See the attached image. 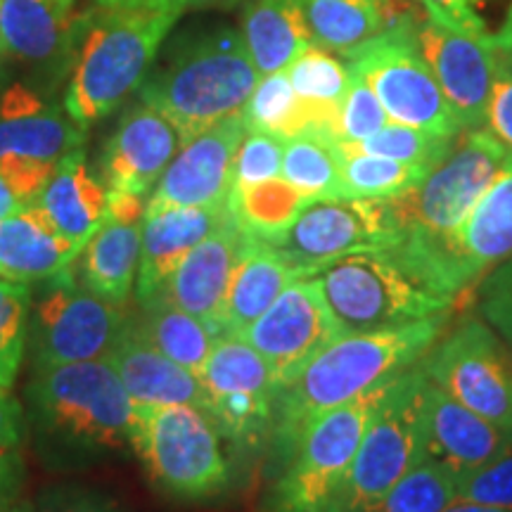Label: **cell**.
<instances>
[{"mask_svg":"<svg viewBox=\"0 0 512 512\" xmlns=\"http://www.w3.org/2000/svg\"><path fill=\"white\" fill-rule=\"evenodd\" d=\"M22 444V408L8 396V389H0V453L17 451Z\"/></svg>","mask_w":512,"mask_h":512,"instance_id":"49","label":"cell"},{"mask_svg":"<svg viewBox=\"0 0 512 512\" xmlns=\"http://www.w3.org/2000/svg\"><path fill=\"white\" fill-rule=\"evenodd\" d=\"M252 240V235H247L230 216L185 256L155 294H162L178 309L200 318L216 337H223L230 280Z\"/></svg>","mask_w":512,"mask_h":512,"instance_id":"17","label":"cell"},{"mask_svg":"<svg viewBox=\"0 0 512 512\" xmlns=\"http://www.w3.org/2000/svg\"><path fill=\"white\" fill-rule=\"evenodd\" d=\"M261 74L242 34L214 29L178 41L140 86V102L155 107L176 126L181 143L245 110Z\"/></svg>","mask_w":512,"mask_h":512,"instance_id":"3","label":"cell"},{"mask_svg":"<svg viewBox=\"0 0 512 512\" xmlns=\"http://www.w3.org/2000/svg\"><path fill=\"white\" fill-rule=\"evenodd\" d=\"M458 498L496 505V508H512V439L489 463L460 479Z\"/></svg>","mask_w":512,"mask_h":512,"instance_id":"42","label":"cell"},{"mask_svg":"<svg viewBox=\"0 0 512 512\" xmlns=\"http://www.w3.org/2000/svg\"><path fill=\"white\" fill-rule=\"evenodd\" d=\"M81 254V249L62 238L43 211L31 204L0 221V275L17 283L50 280Z\"/></svg>","mask_w":512,"mask_h":512,"instance_id":"27","label":"cell"},{"mask_svg":"<svg viewBox=\"0 0 512 512\" xmlns=\"http://www.w3.org/2000/svg\"><path fill=\"white\" fill-rule=\"evenodd\" d=\"M422 5L441 27L491 50L512 48V0H422Z\"/></svg>","mask_w":512,"mask_h":512,"instance_id":"36","label":"cell"},{"mask_svg":"<svg viewBox=\"0 0 512 512\" xmlns=\"http://www.w3.org/2000/svg\"><path fill=\"white\" fill-rule=\"evenodd\" d=\"M453 140L456 138L434 136V133L422 131V128L389 121L387 126L375 133V136L366 138L363 143H356V145L349 143V145H354L356 150L361 152H368V155H380V157L396 159V162L434 169V166L448 155Z\"/></svg>","mask_w":512,"mask_h":512,"instance_id":"38","label":"cell"},{"mask_svg":"<svg viewBox=\"0 0 512 512\" xmlns=\"http://www.w3.org/2000/svg\"><path fill=\"white\" fill-rule=\"evenodd\" d=\"M57 164L34 162L24 157H0V176L10 185L24 207L36 204L41 190L46 188L48 178L53 176Z\"/></svg>","mask_w":512,"mask_h":512,"instance_id":"46","label":"cell"},{"mask_svg":"<svg viewBox=\"0 0 512 512\" xmlns=\"http://www.w3.org/2000/svg\"><path fill=\"white\" fill-rule=\"evenodd\" d=\"M17 503V491H0V512H10Z\"/></svg>","mask_w":512,"mask_h":512,"instance_id":"53","label":"cell"},{"mask_svg":"<svg viewBox=\"0 0 512 512\" xmlns=\"http://www.w3.org/2000/svg\"><path fill=\"white\" fill-rule=\"evenodd\" d=\"M74 0H0V53L27 64H55L74 36Z\"/></svg>","mask_w":512,"mask_h":512,"instance_id":"26","label":"cell"},{"mask_svg":"<svg viewBox=\"0 0 512 512\" xmlns=\"http://www.w3.org/2000/svg\"><path fill=\"white\" fill-rule=\"evenodd\" d=\"M389 114L384 112L370 83L363 76L351 74V83L339 100L337 107V140L339 143H363L375 136L380 128L389 124Z\"/></svg>","mask_w":512,"mask_h":512,"instance_id":"41","label":"cell"},{"mask_svg":"<svg viewBox=\"0 0 512 512\" xmlns=\"http://www.w3.org/2000/svg\"><path fill=\"white\" fill-rule=\"evenodd\" d=\"M427 394L430 377L422 361L389 382L358 446L337 512H358L373 505L430 456Z\"/></svg>","mask_w":512,"mask_h":512,"instance_id":"6","label":"cell"},{"mask_svg":"<svg viewBox=\"0 0 512 512\" xmlns=\"http://www.w3.org/2000/svg\"><path fill=\"white\" fill-rule=\"evenodd\" d=\"M128 330L119 304L83 290L72 271L48 280L34 313V363L38 370L83 361H107Z\"/></svg>","mask_w":512,"mask_h":512,"instance_id":"12","label":"cell"},{"mask_svg":"<svg viewBox=\"0 0 512 512\" xmlns=\"http://www.w3.org/2000/svg\"><path fill=\"white\" fill-rule=\"evenodd\" d=\"M242 41L261 76L285 72L313 41L304 0H254L242 19Z\"/></svg>","mask_w":512,"mask_h":512,"instance_id":"29","label":"cell"},{"mask_svg":"<svg viewBox=\"0 0 512 512\" xmlns=\"http://www.w3.org/2000/svg\"><path fill=\"white\" fill-rule=\"evenodd\" d=\"M107 197L110 190L91 176L83 152L74 150L57 162L36 207L62 238L83 249L105 221Z\"/></svg>","mask_w":512,"mask_h":512,"instance_id":"25","label":"cell"},{"mask_svg":"<svg viewBox=\"0 0 512 512\" xmlns=\"http://www.w3.org/2000/svg\"><path fill=\"white\" fill-rule=\"evenodd\" d=\"M285 140L264 131H247L233 166V185H252L278 178L283 169Z\"/></svg>","mask_w":512,"mask_h":512,"instance_id":"43","label":"cell"},{"mask_svg":"<svg viewBox=\"0 0 512 512\" xmlns=\"http://www.w3.org/2000/svg\"><path fill=\"white\" fill-rule=\"evenodd\" d=\"M31 292L27 283L0 275V389H10L29 335Z\"/></svg>","mask_w":512,"mask_h":512,"instance_id":"40","label":"cell"},{"mask_svg":"<svg viewBox=\"0 0 512 512\" xmlns=\"http://www.w3.org/2000/svg\"><path fill=\"white\" fill-rule=\"evenodd\" d=\"M143 306L145 318L140 328H136L140 335L155 344L171 361L181 363L183 368L200 377L204 363H207L211 349L219 339L216 332L192 313L178 309L162 294H152L150 299H145Z\"/></svg>","mask_w":512,"mask_h":512,"instance_id":"31","label":"cell"},{"mask_svg":"<svg viewBox=\"0 0 512 512\" xmlns=\"http://www.w3.org/2000/svg\"><path fill=\"white\" fill-rule=\"evenodd\" d=\"M453 256L465 292L512 259V152L453 238Z\"/></svg>","mask_w":512,"mask_h":512,"instance_id":"22","label":"cell"},{"mask_svg":"<svg viewBox=\"0 0 512 512\" xmlns=\"http://www.w3.org/2000/svg\"><path fill=\"white\" fill-rule=\"evenodd\" d=\"M306 22L316 46L354 53L382 31L377 0H304Z\"/></svg>","mask_w":512,"mask_h":512,"instance_id":"34","label":"cell"},{"mask_svg":"<svg viewBox=\"0 0 512 512\" xmlns=\"http://www.w3.org/2000/svg\"><path fill=\"white\" fill-rule=\"evenodd\" d=\"M299 278L302 275L268 242L254 238L230 280L226 297V335H245L254 320L264 316L275 299Z\"/></svg>","mask_w":512,"mask_h":512,"instance_id":"30","label":"cell"},{"mask_svg":"<svg viewBox=\"0 0 512 512\" xmlns=\"http://www.w3.org/2000/svg\"><path fill=\"white\" fill-rule=\"evenodd\" d=\"M24 204L19 202V197L12 192V188L8 183H5V178L0 176V221L8 219V216L17 214V211H22Z\"/></svg>","mask_w":512,"mask_h":512,"instance_id":"51","label":"cell"},{"mask_svg":"<svg viewBox=\"0 0 512 512\" xmlns=\"http://www.w3.org/2000/svg\"><path fill=\"white\" fill-rule=\"evenodd\" d=\"M10 512H36V508H34V505H29V503H15V505H12Z\"/></svg>","mask_w":512,"mask_h":512,"instance_id":"54","label":"cell"},{"mask_svg":"<svg viewBox=\"0 0 512 512\" xmlns=\"http://www.w3.org/2000/svg\"><path fill=\"white\" fill-rule=\"evenodd\" d=\"M176 19L171 12L100 8L83 34L64 95L69 117L86 128L117 110L143 86Z\"/></svg>","mask_w":512,"mask_h":512,"instance_id":"5","label":"cell"},{"mask_svg":"<svg viewBox=\"0 0 512 512\" xmlns=\"http://www.w3.org/2000/svg\"><path fill=\"white\" fill-rule=\"evenodd\" d=\"M131 446L164 494L202 501L228 486L221 432L202 408L133 403Z\"/></svg>","mask_w":512,"mask_h":512,"instance_id":"7","label":"cell"},{"mask_svg":"<svg viewBox=\"0 0 512 512\" xmlns=\"http://www.w3.org/2000/svg\"><path fill=\"white\" fill-rule=\"evenodd\" d=\"M422 60L430 64L448 105L463 131L484 126L491 88L496 81V53L484 43L441 24L422 22L415 31Z\"/></svg>","mask_w":512,"mask_h":512,"instance_id":"18","label":"cell"},{"mask_svg":"<svg viewBox=\"0 0 512 512\" xmlns=\"http://www.w3.org/2000/svg\"><path fill=\"white\" fill-rule=\"evenodd\" d=\"M22 484V460L17 451L0 453V491H19Z\"/></svg>","mask_w":512,"mask_h":512,"instance_id":"50","label":"cell"},{"mask_svg":"<svg viewBox=\"0 0 512 512\" xmlns=\"http://www.w3.org/2000/svg\"><path fill=\"white\" fill-rule=\"evenodd\" d=\"M339 150H342V181L347 200H392L415 188L432 171L425 166L368 155L349 143H339Z\"/></svg>","mask_w":512,"mask_h":512,"instance_id":"35","label":"cell"},{"mask_svg":"<svg viewBox=\"0 0 512 512\" xmlns=\"http://www.w3.org/2000/svg\"><path fill=\"white\" fill-rule=\"evenodd\" d=\"M86 128L69 114L48 107L31 88L15 83L0 100V157L57 164L81 150Z\"/></svg>","mask_w":512,"mask_h":512,"instance_id":"21","label":"cell"},{"mask_svg":"<svg viewBox=\"0 0 512 512\" xmlns=\"http://www.w3.org/2000/svg\"><path fill=\"white\" fill-rule=\"evenodd\" d=\"M394 223L384 200H311L280 238L268 242L302 278H313L344 256L394 247Z\"/></svg>","mask_w":512,"mask_h":512,"instance_id":"13","label":"cell"},{"mask_svg":"<svg viewBox=\"0 0 512 512\" xmlns=\"http://www.w3.org/2000/svg\"><path fill=\"white\" fill-rule=\"evenodd\" d=\"M342 335L320 297L313 278H299L280 294L242 339L252 344L271 368L278 389L302 373L306 363Z\"/></svg>","mask_w":512,"mask_h":512,"instance_id":"15","label":"cell"},{"mask_svg":"<svg viewBox=\"0 0 512 512\" xmlns=\"http://www.w3.org/2000/svg\"><path fill=\"white\" fill-rule=\"evenodd\" d=\"M309 202V197L278 176L252 185H233L228 195V211L247 235L273 242L292 226Z\"/></svg>","mask_w":512,"mask_h":512,"instance_id":"32","label":"cell"},{"mask_svg":"<svg viewBox=\"0 0 512 512\" xmlns=\"http://www.w3.org/2000/svg\"><path fill=\"white\" fill-rule=\"evenodd\" d=\"M313 283L342 335L406 328L456 309L394 247L344 256Z\"/></svg>","mask_w":512,"mask_h":512,"instance_id":"4","label":"cell"},{"mask_svg":"<svg viewBox=\"0 0 512 512\" xmlns=\"http://www.w3.org/2000/svg\"><path fill=\"white\" fill-rule=\"evenodd\" d=\"M444 512H512V508H496V505H484V503H472L456 498Z\"/></svg>","mask_w":512,"mask_h":512,"instance_id":"52","label":"cell"},{"mask_svg":"<svg viewBox=\"0 0 512 512\" xmlns=\"http://www.w3.org/2000/svg\"><path fill=\"white\" fill-rule=\"evenodd\" d=\"M427 432L430 456L456 472L458 479L489 463L512 439V434L494 422L441 392L432 380L427 394Z\"/></svg>","mask_w":512,"mask_h":512,"instance_id":"24","label":"cell"},{"mask_svg":"<svg viewBox=\"0 0 512 512\" xmlns=\"http://www.w3.org/2000/svg\"><path fill=\"white\" fill-rule=\"evenodd\" d=\"M290 76L294 93L309 102H330L339 105L351 83L347 64L330 55V50L320 46H306L302 55L285 69Z\"/></svg>","mask_w":512,"mask_h":512,"instance_id":"39","label":"cell"},{"mask_svg":"<svg viewBox=\"0 0 512 512\" xmlns=\"http://www.w3.org/2000/svg\"><path fill=\"white\" fill-rule=\"evenodd\" d=\"M387 387L318 415L299 432L290 446V463L273 486L268 510L337 512L358 446Z\"/></svg>","mask_w":512,"mask_h":512,"instance_id":"8","label":"cell"},{"mask_svg":"<svg viewBox=\"0 0 512 512\" xmlns=\"http://www.w3.org/2000/svg\"><path fill=\"white\" fill-rule=\"evenodd\" d=\"M280 176L309 200L344 197L339 140L325 133H299L287 138Z\"/></svg>","mask_w":512,"mask_h":512,"instance_id":"33","label":"cell"},{"mask_svg":"<svg viewBox=\"0 0 512 512\" xmlns=\"http://www.w3.org/2000/svg\"><path fill=\"white\" fill-rule=\"evenodd\" d=\"M347 57L349 72L370 83L396 124L444 138H456L463 131L430 64L422 60L415 29H384Z\"/></svg>","mask_w":512,"mask_h":512,"instance_id":"10","label":"cell"},{"mask_svg":"<svg viewBox=\"0 0 512 512\" xmlns=\"http://www.w3.org/2000/svg\"><path fill=\"white\" fill-rule=\"evenodd\" d=\"M145 216H121L107 211L105 221L83 254V283L110 304H124L140 266Z\"/></svg>","mask_w":512,"mask_h":512,"instance_id":"28","label":"cell"},{"mask_svg":"<svg viewBox=\"0 0 512 512\" xmlns=\"http://www.w3.org/2000/svg\"><path fill=\"white\" fill-rule=\"evenodd\" d=\"M477 290L479 313L512 349V259L484 275Z\"/></svg>","mask_w":512,"mask_h":512,"instance_id":"44","label":"cell"},{"mask_svg":"<svg viewBox=\"0 0 512 512\" xmlns=\"http://www.w3.org/2000/svg\"><path fill=\"white\" fill-rule=\"evenodd\" d=\"M458 484L456 472L427 456L387 494L358 512H444L458 498Z\"/></svg>","mask_w":512,"mask_h":512,"instance_id":"37","label":"cell"},{"mask_svg":"<svg viewBox=\"0 0 512 512\" xmlns=\"http://www.w3.org/2000/svg\"><path fill=\"white\" fill-rule=\"evenodd\" d=\"M230 219L228 202L214 207H145L138 297L150 299L204 238Z\"/></svg>","mask_w":512,"mask_h":512,"instance_id":"20","label":"cell"},{"mask_svg":"<svg viewBox=\"0 0 512 512\" xmlns=\"http://www.w3.org/2000/svg\"><path fill=\"white\" fill-rule=\"evenodd\" d=\"M200 380L207 392V413L221 434L252 441L271 425L280 389L268 363L242 337L216 339Z\"/></svg>","mask_w":512,"mask_h":512,"instance_id":"14","label":"cell"},{"mask_svg":"<svg viewBox=\"0 0 512 512\" xmlns=\"http://www.w3.org/2000/svg\"><path fill=\"white\" fill-rule=\"evenodd\" d=\"M36 512H121V508L98 491L57 489L41 498Z\"/></svg>","mask_w":512,"mask_h":512,"instance_id":"47","label":"cell"},{"mask_svg":"<svg viewBox=\"0 0 512 512\" xmlns=\"http://www.w3.org/2000/svg\"><path fill=\"white\" fill-rule=\"evenodd\" d=\"M29 396L38 422L64 441L83 448L131 444L133 399L107 361L38 370Z\"/></svg>","mask_w":512,"mask_h":512,"instance_id":"9","label":"cell"},{"mask_svg":"<svg viewBox=\"0 0 512 512\" xmlns=\"http://www.w3.org/2000/svg\"><path fill=\"white\" fill-rule=\"evenodd\" d=\"M422 368L441 392L512 434V354L484 318L467 316L441 335Z\"/></svg>","mask_w":512,"mask_h":512,"instance_id":"11","label":"cell"},{"mask_svg":"<svg viewBox=\"0 0 512 512\" xmlns=\"http://www.w3.org/2000/svg\"><path fill=\"white\" fill-rule=\"evenodd\" d=\"M102 10H155L181 17L185 10L230 8L238 0H95Z\"/></svg>","mask_w":512,"mask_h":512,"instance_id":"48","label":"cell"},{"mask_svg":"<svg viewBox=\"0 0 512 512\" xmlns=\"http://www.w3.org/2000/svg\"><path fill=\"white\" fill-rule=\"evenodd\" d=\"M448 316H434L406 328L339 335L306 363L278 396L280 434L294 444L318 415L358 401L411 370L446 332ZM287 446V448H290Z\"/></svg>","mask_w":512,"mask_h":512,"instance_id":"2","label":"cell"},{"mask_svg":"<svg viewBox=\"0 0 512 512\" xmlns=\"http://www.w3.org/2000/svg\"><path fill=\"white\" fill-rule=\"evenodd\" d=\"M176 126L155 107H131L102 150V176L110 190L143 197L181 150Z\"/></svg>","mask_w":512,"mask_h":512,"instance_id":"19","label":"cell"},{"mask_svg":"<svg viewBox=\"0 0 512 512\" xmlns=\"http://www.w3.org/2000/svg\"><path fill=\"white\" fill-rule=\"evenodd\" d=\"M496 81L491 88L484 126L512 152V48L494 50Z\"/></svg>","mask_w":512,"mask_h":512,"instance_id":"45","label":"cell"},{"mask_svg":"<svg viewBox=\"0 0 512 512\" xmlns=\"http://www.w3.org/2000/svg\"><path fill=\"white\" fill-rule=\"evenodd\" d=\"M247 126L242 114L202 131L171 159L145 207H214L233 190V166Z\"/></svg>","mask_w":512,"mask_h":512,"instance_id":"16","label":"cell"},{"mask_svg":"<svg viewBox=\"0 0 512 512\" xmlns=\"http://www.w3.org/2000/svg\"><path fill=\"white\" fill-rule=\"evenodd\" d=\"M107 363L124 382L138 406H195L207 413V392L192 370L164 356L136 328H128L107 356Z\"/></svg>","mask_w":512,"mask_h":512,"instance_id":"23","label":"cell"},{"mask_svg":"<svg viewBox=\"0 0 512 512\" xmlns=\"http://www.w3.org/2000/svg\"><path fill=\"white\" fill-rule=\"evenodd\" d=\"M508 155V147L486 128H470L415 188L384 200L399 238L394 249L453 304L467 294L453 238Z\"/></svg>","mask_w":512,"mask_h":512,"instance_id":"1","label":"cell"}]
</instances>
